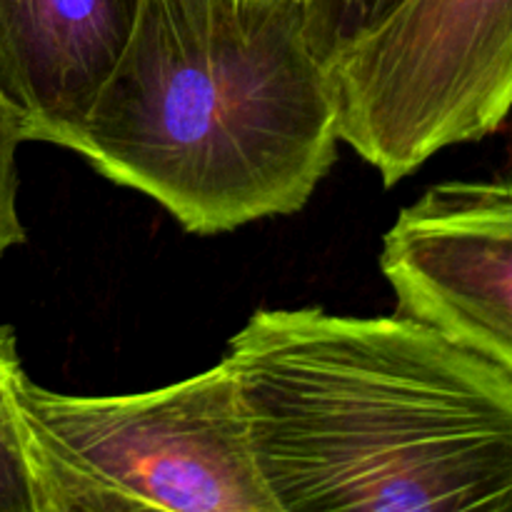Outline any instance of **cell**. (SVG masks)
<instances>
[{"mask_svg": "<svg viewBox=\"0 0 512 512\" xmlns=\"http://www.w3.org/2000/svg\"><path fill=\"white\" fill-rule=\"evenodd\" d=\"M223 360L278 512H512V380L433 325L258 310Z\"/></svg>", "mask_w": 512, "mask_h": 512, "instance_id": "1", "label": "cell"}, {"mask_svg": "<svg viewBox=\"0 0 512 512\" xmlns=\"http://www.w3.org/2000/svg\"><path fill=\"white\" fill-rule=\"evenodd\" d=\"M340 143L303 0H140L73 153L215 235L298 213Z\"/></svg>", "mask_w": 512, "mask_h": 512, "instance_id": "2", "label": "cell"}, {"mask_svg": "<svg viewBox=\"0 0 512 512\" xmlns=\"http://www.w3.org/2000/svg\"><path fill=\"white\" fill-rule=\"evenodd\" d=\"M38 512H278L225 360L148 393H55L23 375Z\"/></svg>", "mask_w": 512, "mask_h": 512, "instance_id": "3", "label": "cell"}, {"mask_svg": "<svg viewBox=\"0 0 512 512\" xmlns=\"http://www.w3.org/2000/svg\"><path fill=\"white\" fill-rule=\"evenodd\" d=\"M340 140L385 188L512 113V0H398L328 63Z\"/></svg>", "mask_w": 512, "mask_h": 512, "instance_id": "4", "label": "cell"}, {"mask_svg": "<svg viewBox=\"0 0 512 512\" xmlns=\"http://www.w3.org/2000/svg\"><path fill=\"white\" fill-rule=\"evenodd\" d=\"M380 273L398 313L512 380V178L430 185L383 235Z\"/></svg>", "mask_w": 512, "mask_h": 512, "instance_id": "5", "label": "cell"}, {"mask_svg": "<svg viewBox=\"0 0 512 512\" xmlns=\"http://www.w3.org/2000/svg\"><path fill=\"white\" fill-rule=\"evenodd\" d=\"M140 0H0V95L23 143L73 153Z\"/></svg>", "mask_w": 512, "mask_h": 512, "instance_id": "6", "label": "cell"}, {"mask_svg": "<svg viewBox=\"0 0 512 512\" xmlns=\"http://www.w3.org/2000/svg\"><path fill=\"white\" fill-rule=\"evenodd\" d=\"M23 375L15 330L0 325V512H38L18 410V385Z\"/></svg>", "mask_w": 512, "mask_h": 512, "instance_id": "7", "label": "cell"}, {"mask_svg": "<svg viewBox=\"0 0 512 512\" xmlns=\"http://www.w3.org/2000/svg\"><path fill=\"white\" fill-rule=\"evenodd\" d=\"M398 0H303L308 35L325 65L378 25Z\"/></svg>", "mask_w": 512, "mask_h": 512, "instance_id": "8", "label": "cell"}, {"mask_svg": "<svg viewBox=\"0 0 512 512\" xmlns=\"http://www.w3.org/2000/svg\"><path fill=\"white\" fill-rule=\"evenodd\" d=\"M23 145L13 110L0 95V260L25 240V225L18 213V148Z\"/></svg>", "mask_w": 512, "mask_h": 512, "instance_id": "9", "label": "cell"}]
</instances>
